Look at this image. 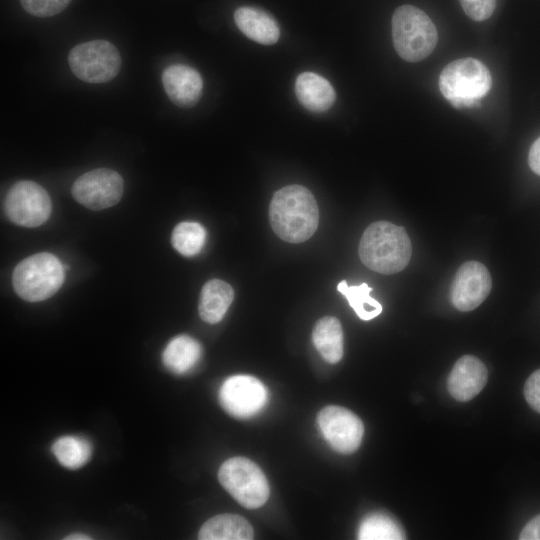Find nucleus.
<instances>
[{
  "instance_id": "393cba45",
  "label": "nucleus",
  "mask_w": 540,
  "mask_h": 540,
  "mask_svg": "<svg viewBox=\"0 0 540 540\" xmlns=\"http://www.w3.org/2000/svg\"><path fill=\"white\" fill-rule=\"evenodd\" d=\"M23 9L36 17H50L68 7L71 0H19Z\"/></svg>"
},
{
  "instance_id": "dca6fc26",
  "label": "nucleus",
  "mask_w": 540,
  "mask_h": 540,
  "mask_svg": "<svg viewBox=\"0 0 540 540\" xmlns=\"http://www.w3.org/2000/svg\"><path fill=\"white\" fill-rule=\"evenodd\" d=\"M295 93L299 102L312 112H324L335 101V91L330 82L313 72H303L297 77Z\"/></svg>"
},
{
  "instance_id": "bb28decb",
  "label": "nucleus",
  "mask_w": 540,
  "mask_h": 540,
  "mask_svg": "<svg viewBox=\"0 0 540 540\" xmlns=\"http://www.w3.org/2000/svg\"><path fill=\"white\" fill-rule=\"evenodd\" d=\"M524 396L531 408L540 413V369L534 371L526 380Z\"/></svg>"
},
{
  "instance_id": "5701e85b",
  "label": "nucleus",
  "mask_w": 540,
  "mask_h": 540,
  "mask_svg": "<svg viewBox=\"0 0 540 540\" xmlns=\"http://www.w3.org/2000/svg\"><path fill=\"white\" fill-rule=\"evenodd\" d=\"M337 289L346 297L360 319L368 321L382 312V305L370 296L372 288L366 283L350 286L343 280L338 284Z\"/></svg>"
},
{
  "instance_id": "f8f14e48",
  "label": "nucleus",
  "mask_w": 540,
  "mask_h": 540,
  "mask_svg": "<svg viewBox=\"0 0 540 540\" xmlns=\"http://www.w3.org/2000/svg\"><path fill=\"white\" fill-rule=\"evenodd\" d=\"M491 287L492 279L485 265L467 261L455 274L451 286V302L460 311H471L487 298Z\"/></svg>"
},
{
  "instance_id": "aec40b11",
  "label": "nucleus",
  "mask_w": 540,
  "mask_h": 540,
  "mask_svg": "<svg viewBox=\"0 0 540 540\" xmlns=\"http://www.w3.org/2000/svg\"><path fill=\"white\" fill-rule=\"evenodd\" d=\"M312 340L321 356L331 364L343 356V331L339 320L326 316L317 321L313 328Z\"/></svg>"
},
{
  "instance_id": "9b49d317",
  "label": "nucleus",
  "mask_w": 540,
  "mask_h": 540,
  "mask_svg": "<svg viewBox=\"0 0 540 540\" xmlns=\"http://www.w3.org/2000/svg\"><path fill=\"white\" fill-rule=\"evenodd\" d=\"M317 421L323 436L335 451L351 454L359 448L364 426L352 411L341 406H326L319 412Z\"/></svg>"
},
{
  "instance_id": "1a4fd4ad",
  "label": "nucleus",
  "mask_w": 540,
  "mask_h": 540,
  "mask_svg": "<svg viewBox=\"0 0 540 540\" xmlns=\"http://www.w3.org/2000/svg\"><path fill=\"white\" fill-rule=\"evenodd\" d=\"M123 179L119 173L107 168L88 171L72 185V196L91 210H102L117 204L123 194Z\"/></svg>"
},
{
  "instance_id": "f3484780",
  "label": "nucleus",
  "mask_w": 540,
  "mask_h": 540,
  "mask_svg": "<svg viewBox=\"0 0 540 540\" xmlns=\"http://www.w3.org/2000/svg\"><path fill=\"white\" fill-rule=\"evenodd\" d=\"M253 537V528L244 517L228 513L210 518L198 533L201 540H250Z\"/></svg>"
},
{
  "instance_id": "20e7f679",
  "label": "nucleus",
  "mask_w": 540,
  "mask_h": 540,
  "mask_svg": "<svg viewBox=\"0 0 540 540\" xmlns=\"http://www.w3.org/2000/svg\"><path fill=\"white\" fill-rule=\"evenodd\" d=\"M492 79L488 68L475 58L450 62L441 71L439 89L456 108H470L488 94Z\"/></svg>"
},
{
  "instance_id": "cd10ccee",
  "label": "nucleus",
  "mask_w": 540,
  "mask_h": 540,
  "mask_svg": "<svg viewBox=\"0 0 540 540\" xmlns=\"http://www.w3.org/2000/svg\"><path fill=\"white\" fill-rule=\"evenodd\" d=\"M521 540H540V515L530 520L520 533Z\"/></svg>"
},
{
  "instance_id": "c756f323",
  "label": "nucleus",
  "mask_w": 540,
  "mask_h": 540,
  "mask_svg": "<svg viewBox=\"0 0 540 540\" xmlns=\"http://www.w3.org/2000/svg\"><path fill=\"white\" fill-rule=\"evenodd\" d=\"M64 539H66V540H86V539H91V537H89L88 535L82 534V533H75V534L68 535Z\"/></svg>"
},
{
  "instance_id": "f03ea898",
  "label": "nucleus",
  "mask_w": 540,
  "mask_h": 540,
  "mask_svg": "<svg viewBox=\"0 0 540 540\" xmlns=\"http://www.w3.org/2000/svg\"><path fill=\"white\" fill-rule=\"evenodd\" d=\"M358 252L360 260L369 269L394 274L408 265L412 246L403 227L388 221H377L364 231Z\"/></svg>"
},
{
  "instance_id": "423d86ee",
  "label": "nucleus",
  "mask_w": 540,
  "mask_h": 540,
  "mask_svg": "<svg viewBox=\"0 0 540 540\" xmlns=\"http://www.w3.org/2000/svg\"><path fill=\"white\" fill-rule=\"evenodd\" d=\"M218 479L224 489L245 508H259L269 498L266 476L248 458L232 457L226 460L219 468Z\"/></svg>"
},
{
  "instance_id": "7ed1b4c3",
  "label": "nucleus",
  "mask_w": 540,
  "mask_h": 540,
  "mask_svg": "<svg viewBox=\"0 0 540 540\" xmlns=\"http://www.w3.org/2000/svg\"><path fill=\"white\" fill-rule=\"evenodd\" d=\"M392 39L397 54L408 62L428 57L438 41L436 27L421 9L405 4L392 16Z\"/></svg>"
},
{
  "instance_id": "2eb2a0df",
  "label": "nucleus",
  "mask_w": 540,
  "mask_h": 540,
  "mask_svg": "<svg viewBox=\"0 0 540 540\" xmlns=\"http://www.w3.org/2000/svg\"><path fill=\"white\" fill-rule=\"evenodd\" d=\"M234 20L239 30L257 43L271 45L279 39L278 23L264 10L251 6H242L236 9Z\"/></svg>"
},
{
  "instance_id": "0eeeda50",
  "label": "nucleus",
  "mask_w": 540,
  "mask_h": 540,
  "mask_svg": "<svg viewBox=\"0 0 540 540\" xmlns=\"http://www.w3.org/2000/svg\"><path fill=\"white\" fill-rule=\"evenodd\" d=\"M73 74L87 83H105L117 76L121 68L118 49L106 40H93L74 46L68 55Z\"/></svg>"
},
{
  "instance_id": "f257e3e1",
  "label": "nucleus",
  "mask_w": 540,
  "mask_h": 540,
  "mask_svg": "<svg viewBox=\"0 0 540 540\" xmlns=\"http://www.w3.org/2000/svg\"><path fill=\"white\" fill-rule=\"evenodd\" d=\"M269 219L279 238L290 243L309 239L317 229L319 212L313 194L304 186L277 190L269 206Z\"/></svg>"
},
{
  "instance_id": "ddd939ff",
  "label": "nucleus",
  "mask_w": 540,
  "mask_h": 540,
  "mask_svg": "<svg viewBox=\"0 0 540 540\" xmlns=\"http://www.w3.org/2000/svg\"><path fill=\"white\" fill-rule=\"evenodd\" d=\"M162 83L169 99L183 108L194 106L203 91V80L194 68L185 64L168 66L162 74Z\"/></svg>"
},
{
  "instance_id": "a211bd4d",
  "label": "nucleus",
  "mask_w": 540,
  "mask_h": 540,
  "mask_svg": "<svg viewBox=\"0 0 540 540\" xmlns=\"http://www.w3.org/2000/svg\"><path fill=\"white\" fill-rule=\"evenodd\" d=\"M234 298L232 287L219 279L209 280L202 287L199 299V315L207 323L221 321Z\"/></svg>"
},
{
  "instance_id": "4be33fe9",
  "label": "nucleus",
  "mask_w": 540,
  "mask_h": 540,
  "mask_svg": "<svg viewBox=\"0 0 540 540\" xmlns=\"http://www.w3.org/2000/svg\"><path fill=\"white\" fill-rule=\"evenodd\" d=\"M405 534L401 526L384 513L367 515L359 525L360 540H400Z\"/></svg>"
},
{
  "instance_id": "a878e982",
  "label": "nucleus",
  "mask_w": 540,
  "mask_h": 540,
  "mask_svg": "<svg viewBox=\"0 0 540 540\" xmlns=\"http://www.w3.org/2000/svg\"><path fill=\"white\" fill-rule=\"evenodd\" d=\"M465 14L474 21H484L494 12L496 0H459Z\"/></svg>"
},
{
  "instance_id": "412c9836",
  "label": "nucleus",
  "mask_w": 540,
  "mask_h": 540,
  "mask_svg": "<svg viewBox=\"0 0 540 540\" xmlns=\"http://www.w3.org/2000/svg\"><path fill=\"white\" fill-rule=\"evenodd\" d=\"M58 462L69 469L83 466L91 457L92 447L88 440L79 436H62L52 445Z\"/></svg>"
},
{
  "instance_id": "39448f33",
  "label": "nucleus",
  "mask_w": 540,
  "mask_h": 540,
  "mask_svg": "<svg viewBox=\"0 0 540 540\" xmlns=\"http://www.w3.org/2000/svg\"><path fill=\"white\" fill-rule=\"evenodd\" d=\"M64 267L53 254L31 255L17 264L12 283L17 295L29 302H39L53 296L62 286Z\"/></svg>"
},
{
  "instance_id": "6ab92c4d",
  "label": "nucleus",
  "mask_w": 540,
  "mask_h": 540,
  "mask_svg": "<svg viewBox=\"0 0 540 540\" xmlns=\"http://www.w3.org/2000/svg\"><path fill=\"white\" fill-rule=\"evenodd\" d=\"M202 347L194 338L187 335L174 337L162 353L164 366L175 374L190 371L200 360Z\"/></svg>"
},
{
  "instance_id": "c85d7f7f",
  "label": "nucleus",
  "mask_w": 540,
  "mask_h": 540,
  "mask_svg": "<svg viewBox=\"0 0 540 540\" xmlns=\"http://www.w3.org/2000/svg\"><path fill=\"white\" fill-rule=\"evenodd\" d=\"M528 164L531 170L540 176V137L537 138L530 147Z\"/></svg>"
},
{
  "instance_id": "6e6552de",
  "label": "nucleus",
  "mask_w": 540,
  "mask_h": 540,
  "mask_svg": "<svg viewBox=\"0 0 540 540\" xmlns=\"http://www.w3.org/2000/svg\"><path fill=\"white\" fill-rule=\"evenodd\" d=\"M7 217L23 227H38L45 223L52 210L47 191L33 181L16 182L8 191L4 204Z\"/></svg>"
},
{
  "instance_id": "4468645a",
  "label": "nucleus",
  "mask_w": 540,
  "mask_h": 540,
  "mask_svg": "<svg viewBox=\"0 0 540 540\" xmlns=\"http://www.w3.org/2000/svg\"><path fill=\"white\" fill-rule=\"evenodd\" d=\"M487 375V368L481 360L472 355L462 356L449 374L448 391L457 401H469L484 388Z\"/></svg>"
},
{
  "instance_id": "b1692460",
  "label": "nucleus",
  "mask_w": 540,
  "mask_h": 540,
  "mask_svg": "<svg viewBox=\"0 0 540 540\" xmlns=\"http://www.w3.org/2000/svg\"><path fill=\"white\" fill-rule=\"evenodd\" d=\"M206 241V230L197 222H181L172 232L173 247L184 256H194L203 248Z\"/></svg>"
},
{
  "instance_id": "9d476101",
  "label": "nucleus",
  "mask_w": 540,
  "mask_h": 540,
  "mask_svg": "<svg viewBox=\"0 0 540 540\" xmlns=\"http://www.w3.org/2000/svg\"><path fill=\"white\" fill-rule=\"evenodd\" d=\"M268 391L264 384L250 375H234L220 387L219 400L223 409L237 418H248L265 406Z\"/></svg>"
}]
</instances>
